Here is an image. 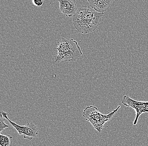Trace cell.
I'll return each instance as SVG.
<instances>
[{
	"label": "cell",
	"instance_id": "obj_1",
	"mask_svg": "<svg viewBox=\"0 0 148 146\" xmlns=\"http://www.w3.org/2000/svg\"><path fill=\"white\" fill-rule=\"evenodd\" d=\"M104 14L98 12L90 6H82L77 9L74 15V27L80 33L94 32L99 27Z\"/></svg>",
	"mask_w": 148,
	"mask_h": 146
},
{
	"label": "cell",
	"instance_id": "obj_2",
	"mask_svg": "<svg viewBox=\"0 0 148 146\" xmlns=\"http://www.w3.org/2000/svg\"><path fill=\"white\" fill-rule=\"evenodd\" d=\"M57 54L54 56L55 62H74L83 55V52L77 42L73 39L62 38L57 44Z\"/></svg>",
	"mask_w": 148,
	"mask_h": 146
},
{
	"label": "cell",
	"instance_id": "obj_3",
	"mask_svg": "<svg viewBox=\"0 0 148 146\" xmlns=\"http://www.w3.org/2000/svg\"><path fill=\"white\" fill-rule=\"evenodd\" d=\"M121 107L119 106L115 109L106 114H102L96 107L90 106L84 109L83 117L90 122L93 128L99 133H101L104 124L110 121Z\"/></svg>",
	"mask_w": 148,
	"mask_h": 146
},
{
	"label": "cell",
	"instance_id": "obj_4",
	"mask_svg": "<svg viewBox=\"0 0 148 146\" xmlns=\"http://www.w3.org/2000/svg\"><path fill=\"white\" fill-rule=\"evenodd\" d=\"M1 114L5 118L10 124L17 131L19 135H24V138L29 140H31L34 138L36 137L38 134V128L36 125L32 122L28 123L24 126L19 125L14 122L9 120L8 117V114L3 111L1 112Z\"/></svg>",
	"mask_w": 148,
	"mask_h": 146
},
{
	"label": "cell",
	"instance_id": "obj_5",
	"mask_svg": "<svg viewBox=\"0 0 148 146\" xmlns=\"http://www.w3.org/2000/svg\"><path fill=\"white\" fill-rule=\"evenodd\" d=\"M122 103L126 107L132 108L135 110L136 115L134 122V125H136L139 118L141 114L148 113V101H138L127 95H125L123 98Z\"/></svg>",
	"mask_w": 148,
	"mask_h": 146
},
{
	"label": "cell",
	"instance_id": "obj_6",
	"mask_svg": "<svg viewBox=\"0 0 148 146\" xmlns=\"http://www.w3.org/2000/svg\"><path fill=\"white\" fill-rule=\"evenodd\" d=\"M60 3L61 12L65 16L71 17L77 11V5L75 0H58Z\"/></svg>",
	"mask_w": 148,
	"mask_h": 146
},
{
	"label": "cell",
	"instance_id": "obj_7",
	"mask_svg": "<svg viewBox=\"0 0 148 146\" xmlns=\"http://www.w3.org/2000/svg\"><path fill=\"white\" fill-rule=\"evenodd\" d=\"M13 138L9 135H4L0 134V146H12Z\"/></svg>",
	"mask_w": 148,
	"mask_h": 146
},
{
	"label": "cell",
	"instance_id": "obj_8",
	"mask_svg": "<svg viewBox=\"0 0 148 146\" xmlns=\"http://www.w3.org/2000/svg\"><path fill=\"white\" fill-rule=\"evenodd\" d=\"M5 119H6L4 118L2 114H1V117H0V131H1V133L2 131L4 130L5 128H8L9 127V125L6 124L5 122Z\"/></svg>",
	"mask_w": 148,
	"mask_h": 146
},
{
	"label": "cell",
	"instance_id": "obj_9",
	"mask_svg": "<svg viewBox=\"0 0 148 146\" xmlns=\"http://www.w3.org/2000/svg\"><path fill=\"white\" fill-rule=\"evenodd\" d=\"M33 4L37 7H40L43 4L44 0H32Z\"/></svg>",
	"mask_w": 148,
	"mask_h": 146
},
{
	"label": "cell",
	"instance_id": "obj_10",
	"mask_svg": "<svg viewBox=\"0 0 148 146\" xmlns=\"http://www.w3.org/2000/svg\"><path fill=\"white\" fill-rule=\"evenodd\" d=\"M88 1L90 5V6H91L92 4L96 3L98 1H101V0H88Z\"/></svg>",
	"mask_w": 148,
	"mask_h": 146
}]
</instances>
